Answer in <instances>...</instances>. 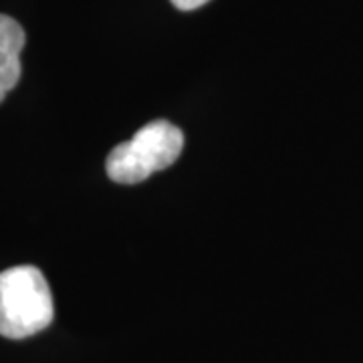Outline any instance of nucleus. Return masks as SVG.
<instances>
[{
  "mask_svg": "<svg viewBox=\"0 0 363 363\" xmlns=\"http://www.w3.org/2000/svg\"><path fill=\"white\" fill-rule=\"evenodd\" d=\"M55 317L52 295L37 267H13L0 272V335L33 337Z\"/></svg>",
  "mask_w": 363,
  "mask_h": 363,
  "instance_id": "obj_1",
  "label": "nucleus"
},
{
  "mask_svg": "<svg viewBox=\"0 0 363 363\" xmlns=\"http://www.w3.org/2000/svg\"><path fill=\"white\" fill-rule=\"evenodd\" d=\"M184 150V133L174 123L157 119L143 125L130 142L119 143L107 156V176L117 184H138L172 166Z\"/></svg>",
  "mask_w": 363,
  "mask_h": 363,
  "instance_id": "obj_2",
  "label": "nucleus"
},
{
  "mask_svg": "<svg viewBox=\"0 0 363 363\" xmlns=\"http://www.w3.org/2000/svg\"><path fill=\"white\" fill-rule=\"evenodd\" d=\"M25 30L14 18L0 14V104L21 79V51Z\"/></svg>",
  "mask_w": 363,
  "mask_h": 363,
  "instance_id": "obj_3",
  "label": "nucleus"
},
{
  "mask_svg": "<svg viewBox=\"0 0 363 363\" xmlns=\"http://www.w3.org/2000/svg\"><path fill=\"white\" fill-rule=\"evenodd\" d=\"M208 0H172V4L180 11H196L200 6H204Z\"/></svg>",
  "mask_w": 363,
  "mask_h": 363,
  "instance_id": "obj_4",
  "label": "nucleus"
}]
</instances>
